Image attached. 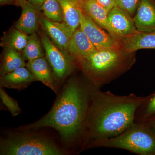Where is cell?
<instances>
[{
  "label": "cell",
  "mask_w": 155,
  "mask_h": 155,
  "mask_svg": "<svg viewBox=\"0 0 155 155\" xmlns=\"http://www.w3.org/2000/svg\"><path fill=\"white\" fill-rule=\"evenodd\" d=\"M93 86L88 81H83L76 78H70L46 115L17 130L29 131L52 127L59 132L63 142L77 145L82 150Z\"/></svg>",
  "instance_id": "6da1fadb"
},
{
  "label": "cell",
  "mask_w": 155,
  "mask_h": 155,
  "mask_svg": "<svg viewBox=\"0 0 155 155\" xmlns=\"http://www.w3.org/2000/svg\"><path fill=\"white\" fill-rule=\"evenodd\" d=\"M146 98L134 93L117 95L93 86L82 150L90 148L96 142L119 135L130 127Z\"/></svg>",
  "instance_id": "7a4b0ae2"
},
{
  "label": "cell",
  "mask_w": 155,
  "mask_h": 155,
  "mask_svg": "<svg viewBox=\"0 0 155 155\" xmlns=\"http://www.w3.org/2000/svg\"><path fill=\"white\" fill-rule=\"evenodd\" d=\"M134 54L125 51L119 45L97 50L75 62L87 81L99 88L129 70L135 62Z\"/></svg>",
  "instance_id": "3957f363"
},
{
  "label": "cell",
  "mask_w": 155,
  "mask_h": 155,
  "mask_svg": "<svg viewBox=\"0 0 155 155\" xmlns=\"http://www.w3.org/2000/svg\"><path fill=\"white\" fill-rule=\"evenodd\" d=\"M93 147L126 150L139 155H155V134L145 122H134L119 135L96 142Z\"/></svg>",
  "instance_id": "277c9868"
},
{
  "label": "cell",
  "mask_w": 155,
  "mask_h": 155,
  "mask_svg": "<svg viewBox=\"0 0 155 155\" xmlns=\"http://www.w3.org/2000/svg\"><path fill=\"white\" fill-rule=\"evenodd\" d=\"M13 134L1 140L0 154L61 155L65 152L45 137L26 131Z\"/></svg>",
  "instance_id": "5b68a950"
},
{
  "label": "cell",
  "mask_w": 155,
  "mask_h": 155,
  "mask_svg": "<svg viewBox=\"0 0 155 155\" xmlns=\"http://www.w3.org/2000/svg\"><path fill=\"white\" fill-rule=\"evenodd\" d=\"M41 38L47 59L58 81H63L73 72L76 62L67 51H63L56 45L43 31Z\"/></svg>",
  "instance_id": "8992f818"
},
{
  "label": "cell",
  "mask_w": 155,
  "mask_h": 155,
  "mask_svg": "<svg viewBox=\"0 0 155 155\" xmlns=\"http://www.w3.org/2000/svg\"><path fill=\"white\" fill-rule=\"evenodd\" d=\"M80 27L97 50L119 46L118 42L109 32L99 26L81 11Z\"/></svg>",
  "instance_id": "52a82bcc"
},
{
  "label": "cell",
  "mask_w": 155,
  "mask_h": 155,
  "mask_svg": "<svg viewBox=\"0 0 155 155\" xmlns=\"http://www.w3.org/2000/svg\"><path fill=\"white\" fill-rule=\"evenodd\" d=\"M39 25L54 43L63 51H67L73 33L64 22L51 21L40 14Z\"/></svg>",
  "instance_id": "ba28073f"
},
{
  "label": "cell",
  "mask_w": 155,
  "mask_h": 155,
  "mask_svg": "<svg viewBox=\"0 0 155 155\" xmlns=\"http://www.w3.org/2000/svg\"><path fill=\"white\" fill-rule=\"evenodd\" d=\"M108 19L111 28L119 38L118 40L121 38L130 36L139 31L133 17L118 6H115L108 12Z\"/></svg>",
  "instance_id": "9c48e42d"
},
{
  "label": "cell",
  "mask_w": 155,
  "mask_h": 155,
  "mask_svg": "<svg viewBox=\"0 0 155 155\" xmlns=\"http://www.w3.org/2000/svg\"><path fill=\"white\" fill-rule=\"evenodd\" d=\"M26 67L32 73L36 81H41L56 93L58 92V81L45 56L28 61Z\"/></svg>",
  "instance_id": "30bf717a"
},
{
  "label": "cell",
  "mask_w": 155,
  "mask_h": 155,
  "mask_svg": "<svg viewBox=\"0 0 155 155\" xmlns=\"http://www.w3.org/2000/svg\"><path fill=\"white\" fill-rule=\"evenodd\" d=\"M137 30L148 32L155 30V1L140 0L133 17Z\"/></svg>",
  "instance_id": "8fae6325"
},
{
  "label": "cell",
  "mask_w": 155,
  "mask_h": 155,
  "mask_svg": "<svg viewBox=\"0 0 155 155\" xmlns=\"http://www.w3.org/2000/svg\"><path fill=\"white\" fill-rule=\"evenodd\" d=\"M119 46L125 51L134 53L143 49H155V30L148 32L139 31L130 36L121 38Z\"/></svg>",
  "instance_id": "7c38bea8"
},
{
  "label": "cell",
  "mask_w": 155,
  "mask_h": 155,
  "mask_svg": "<svg viewBox=\"0 0 155 155\" xmlns=\"http://www.w3.org/2000/svg\"><path fill=\"white\" fill-rule=\"evenodd\" d=\"M97 50L86 34L79 27L72 35L67 51L75 61L79 58L90 55Z\"/></svg>",
  "instance_id": "4fadbf2b"
},
{
  "label": "cell",
  "mask_w": 155,
  "mask_h": 155,
  "mask_svg": "<svg viewBox=\"0 0 155 155\" xmlns=\"http://www.w3.org/2000/svg\"><path fill=\"white\" fill-rule=\"evenodd\" d=\"M82 10L99 26L107 31L118 41L119 38L109 23L108 12L96 0H82Z\"/></svg>",
  "instance_id": "5bb4252c"
},
{
  "label": "cell",
  "mask_w": 155,
  "mask_h": 155,
  "mask_svg": "<svg viewBox=\"0 0 155 155\" xmlns=\"http://www.w3.org/2000/svg\"><path fill=\"white\" fill-rule=\"evenodd\" d=\"M36 81L32 73L26 67H21L1 77L0 84L3 88L22 90Z\"/></svg>",
  "instance_id": "9a60e30c"
},
{
  "label": "cell",
  "mask_w": 155,
  "mask_h": 155,
  "mask_svg": "<svg viewBox=\"0 0 155 155\" xmlns=\"http://www.w3.org/2000/svg\"><path fill=\"white\" fill-rule=\"evenodd\" d=\"M22 13L15 25V28L28 35L32 34L38 28L40 8L27 2L22 7Z\"/></svg>",
  "instance_id": "2e32d148"
},
{
  "label": "cell",
  "mask_w": 155,
  "mask_h": 155,
  "mask_svg": "<svg viewBox=\"0 0 155 155\" xmlns=\"http://www.w3.org/2000/svg\"><path fill=\"white\" fill-rule=\"evenodd\" d=\"M63 10L64 22L72 33L80 25V13L82 0H59Z\"/></svg>",
  "instance_id": "e0dca14e"
},
{
  "label": "cell",
  "mask_w": 155,
  "mask_h": 155,
  "mask_svg": "<svg viewBox=\"0 0 155 155\" xmlns=\"http://www.w3.org/2000/svg\"><path fill=\"white\" fill-rule=\"evenodd\" d=\"M24 67H26V63L20 52L12 49L4 48L1 61V77Z\"/></svg>",
  "instance_id": "ac0fdd59"
},
{
  "label": "cell",
  "mask_w": 155,
  "mask_h": 155,
  "mask_svg": "<svg viewBox=\"0 0 155 155\" xmlns=\"http://www.w3.org/2000/svg\"><path fill=\"white\" fill-rule=\"evenodd\" d=\"M28 37L24 32L13 28L3 35L1 46L4 48L12 49L22 52L27 44Z\"/></svg>",
  "instance_id": "d6986e66"
},
{
  "label": "cell",
  "mask_w": 155,
  "mask_h": 155,
  "mask_svg": "<svg viewBox=\"0 0 155 155\" xmlns=\"http://www.w3.org/2000/svg\"><path fill=\"white\" fill-rule=\"evenodd\" d=\"M25 61H32L45 56L41 38L36 32L28 35L27 44L21 52Z\"/></svg>",
  "instance_id": "ffe728a7"
},
{
  "label": "cell",
  "mask_w": 155,
  "mask_h": 155,
  "mask_svg": "<svg viewBox=\"0 0 155 155\" xmlns=\"http://www.w3.org/2000/svg\"><path fill=\"white\" fill-rule=\"evenodd\" d=\"M42 15L54 22H64L63 10L59 0H46L41 7Z\"/></svg>",
  "instance_id": "44dd1931"
},
{
  "label": "cell",
  "mask_w": 155,
  "mask_h": 155,
  "mask_svg": "<svg viewBox=\"0 0 155 155\" xmlns=\"http://www.w3.org/2000/svg\"><path fill=\"white\" fill-rule=\"evenodd\" d=\"M155 116V93L146 98L136 113L134 122H144Z\"/></svg>",
  "instance_id": "7402d4cb"
},
{
  "label": "cell",
  "mask_w": 155,
  "mask_h": 155,
  "mask_svg": "<svg viewBox=\"0 0 155 155\" xmlns=\"http://www.w3.org/2000/svg\"><path fill=\"white\" fill-rule=\"evenodd\" d=\"M0 97L2 103L11 112L12 116H17L21 113V109L17 101L10 97L2 87L0 88Z\"/></svg>",
  "instance_id": "603a6c76"
},
{
  "label": "cell",
  "mask_w": 155,
  "mask_h": 155,
  "mask_svg": "<svg viewBox=\"0 0 155 155\" xmlns=\"http://www.w3.org/2000/svg\"><path fill=\"white\" fill-rule=\"evenodd\" d=\"M140 0H116L118 6L134 17Z\"/></svg>",
  "instance_id": "cb8c5ba5"
},
{
  "label": "cell",
  "mask_w": 155,
  "mask_h": 155,
  "mask_svg": "<svg viewBox=\"0 0 155 155\" xmlns=\"http://www.w3.org/2000/svg\"><path fill=\"white\" fill-rule=\"evenodd\" d=\"M103 8L109 12L116 6V0H96Z\"/></svg>",
  "instance_id": "d4e9b609"
},
{
  "label": "cell",
  "mask_w": 155,
  "mask_h": 155,
  "mask_svg": "<svg viewBox=\"0 0 155 155\" xmlns=\"http://www.w3.org/2000/svg\"><path fill=\"white\" fill-rule=\"evenodd\" d=\"M155 134V116L144 122Z\"/></svg>",
  "instance_id": "484cf974"
},
{
  "label": "cell",
  "mask_w": 155,
  "mask_h": 155,
  "mask_svg": "<svg viewBox=\"0 0 155 155\" xmlns=\"http://www.w3.org/2000/svg\"><path fill=\"white\" fill-rule=\"evenodd\" d=\"M27 1L33 5L36 6L41 9V7L46 0H27Z\"/></svg>",
  "instance_id": "4316f807"
},
{
  "label": "cell",
  "mask_w": 155,
  "mask_h": 155,
  "mask_svg": "<svg viewBox=\"0 0 155 155\" xmlns=\"http://www.w3.org/2000/svg\"><path fill=\"white\" fill-rule=\"evenodd\" d=\"M1 5H15L17 6L16 0H0Z\"/></svg>",
  "instance_id": "83f0119b"
},
{
  "label": "cell",
  "mask_w": 155,
  "mask_h": 155,
  "mask_svg": "<svg viewBox=\"0 0 155 155\" xmlns=\"http://www.w3.org/2000/svg\"><path fill=\"white\" fill-rule=\"evenodd\" d=\"M17 2V6H20V7H23L25 4V3L27 2V0H16Z\"/></svg>",
  "instance_id": "f1b7e54d"
}]
</instances>
